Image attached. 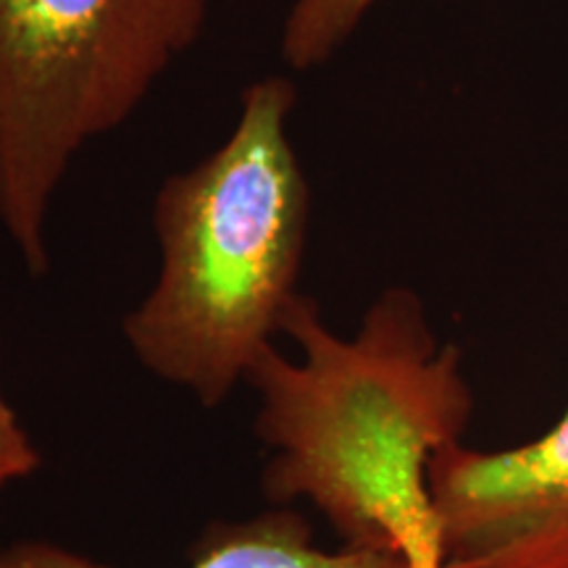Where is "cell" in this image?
Masks as SVG:
<instances>
[{"instance_id":"3957f363","label":"cell","mask_w":568,"mask_h":568,"mask_svg":"<svg viewBox=\"0 0 568 568\" xmlns=\"http://www.w3.org/2000/svg\"><path fill=\"white\" fill-rule=\"evenodd\" d=\"M211 0H0V224L30 274L71 161L201 38Z\"/></svg>"},{"instance_id":"52a82bcc","label":"cell","mask_w":568,"mask_h":568,"mask_svg":"<svg viewBox=\"0 0 568 568\" xmlns=\"http://www.w3.org/2000/svg\"><path fill=\"white\" fill-rule=\"evenodd\" d=\"M40 453L21 426L17 410L0 393V487L38 471Z\"/></svg>"},{"instance_id":"7a4b0ae2","label":"cell","mask_w":568,"mask_h":568,"mask_svg":"<svg viewBox=\"0 0 568 568\" xmlns=\"http://www.w3.org/2000/svg\"><path fill=\"white\" fill-rule=\"evenodd\" d=\"M293 105L284 77L253 82L230 138L155 195L161 266L124 337L148 372L209 408L274 345L301 295L311 187L290 138Z\"/></svg>"},{"instance_id":"277c9868","label":"cell","mask_w":568,"mask_h":568,"mask_svg":"<svg viewBox=\"0 0 568 568\" xmlns=\"http://www.w3.org/2000/svg\"><path fill=\"white\" fill-rule=\"evenodd\" d=\"M429 493L443 568H568V408L506 450L447 445Z\"/></svg>"},{"instance_id":"5b68a950","label":"cell","mask_w":568,"mask_h":568,"mask_svg":"<svg viewBox=\"0 0 568 568\" xmlns=\"http://www.w3.org/2000/svg\"><path fill=\"white\" fill-rule=\"evenodd\" d=\"M0 568H109L61 545L13 542L0 548ZM190 568H410L389 552L322 550L295 510L274 508L240 524L211 529L195 548Z\"/></svg>"},{"instance_id":"8992f818","label":"cell","mask_w":568,"mask_h":568,"mask_svg":"<svg viewBox=\"0 0 568 568\" xmlns=\"http://www.w3.org/2000/svg\"><path fill=\"white\" fill-rule=\"evenodd\" d=\"M379 0H295L282 27V59L290 69L322 67L358 30Z\"/></svg>"},{"instance_id":"6da1fadb","label":"cell","mask_w":568,"mask_h":568,"mask_svg":"<svg viewBox=\"0 0 568 568\" xmlns=\"http://www.w3.org/2000/svg\"><path fill=\"white\" fill-rule=\"evenodd\" d=\"M282 332L301 358L268 345L245 376L261 400L255 432L272 453L268 500H308L347 550L443 568L429 464L464 439L474 414L460 347L439 343L408 287L376 297L353 337L297 295Z\"/></svg>"}]
</instances>
